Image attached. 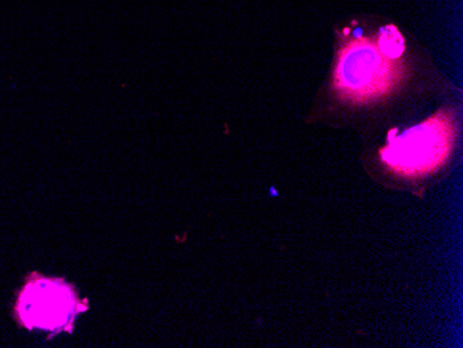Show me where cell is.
I'll return each mask as SVG.
<instances>
[{
    "label": "cell",
    "mask_w": 463,
    "mask_h": 348,
    "mask_svg": "<svg viewBox=\"0 0 463 348\" xmlns=\"http://www.w3.org/2000/svg\"><path fill=\"white\" fill-rule=\"evenodd\" d=\"M404 51V38L392 25L382 28L376 35L347 39L335 57V92L353 105L389 98L407 77Z\"/></svg>",
    "instance_id": "6da1fadb"
},
{
    "label": "cell",
    "mask_w": 463,
    "mask_h": 348,
    "mask_svg": "<svg viewBox=\"0 0 463 348\" xmlns=\"http://www.w3.org/2000/svg\"><path fill=\"white\" fill-rule=\"evenodd\" d=\"M455 139L454 114L443 108L422 124L392 137L381 150V158L397 175L422 178L436 173L449 161Z\"/></svg>",
    "instance_id": "7a4b0ae2"
},
{
    "label": "cell",
    "mask_w": 463,
    "mask_h": 348,
    "mask_svg": "<svg viewBox=\"0 0 463 348\" xmlns=\"http://www.w3.org/2000/svg\"><path fill=\"white\" fill-rule=\"evenodd\" d=\"M80 311L74 287L59 277L31 274L18 293L14 314L27 329L67 331Z\"/></svg>",
    "instance_id": "3957f363"
}]
</instances>
